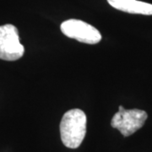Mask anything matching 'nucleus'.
<instances>
[{"instance_id": "nucleus-1", "label": "nucleus", "mask_w": 152, "mask_h": 152, "mask_svg": "<svg viewBox=\"0 0 152 152\" xmlns=\"http://www.w3.org/2000/svg\"><path fill=\"white\" fill-rule=\"evenodd\" d=\"M86 115L80 109L66 112L60 123V135L63 144L76 149L81 145L86 134Z\"/></svg>"}, {"instance_id": "nucleus-5", "label": "nucleus", "mask_w": 152, "mask_h": 152, "mask_svg": "<svg viewBox=\"0 0 152 152\" xmlns=\"http://www.w3.org/2000/svg\"><path fill=\"white\" fill-rule=\"evenodd\" d=\"M114 9L129 14L152 15V4L138 0H107Z\"/></svg>"}, {"instance_id": "nucleus-4", "label": "nucleus", "mask_w": 152, "mask_h": 152, "mask_svg": "<svg viewBox=\"0 0 152 152\" xmlns=\"http://www.w3.org/2000/svg\"><path fill=\"white\" fill-rule=\"evenodd\" d=\"M60 28L66 37L75 39L80 42L96 44L102 40V35L96 28L80 20H65L61 24Z\"/></svg>"}, {"instance_id": "nucleus-2", "label": "nucleus", "mask_w": 152, "mask_h": 152, "mask_svg": "<svg viewBox=\"0 0 152 152\" xmlns=\"http://www.w3.org/2000/svg\"><path fill=\"white\" fill-rule=\"evenodd\" d=\"M147 118L146 112L143 110H126L123 106H119L118 112L114 114L112 118L111 125L114 129H118L124 137H128L141 129Z\"/></svg>"}, {"instance_id": "nucleus-3", "label": "nucleus", "mask_w": 152, "mask_h": 152, "mask_svg": "<svg viewBox=\"0 0 152 152\" xmlns=\"http://www.w3.org/2000/svg\"><path fill=\"white\" fill-rule=\"evenodd\" d=\"M25 53V48L20 42L19 31L15 26L6 24L0 26V59L15 61L20 59Z\"/></svg>"}]
</instances>
